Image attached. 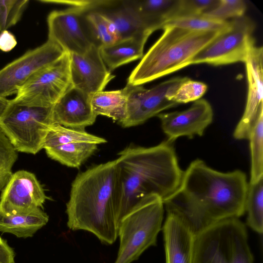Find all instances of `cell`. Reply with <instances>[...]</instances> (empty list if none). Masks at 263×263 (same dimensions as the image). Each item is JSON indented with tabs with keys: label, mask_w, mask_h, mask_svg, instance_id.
<instances>
[{
	"label": "cell",
	"mask_w": 263,
	"mask_h": 263,
	"mask_svg": "<svg viewBox=\"0 0 263 263\" xmlns=\"http://www.w3.org/2000/svg\"><path fill=\"white\" fill-rule=\"evenodd\" d=\"M157 116L167 141L173 143L180 137L202 136L213 121V111L210 103L201 98L184 110L160 113Z\"/></svg>",
	"instance_id": "15"
},
{
	"label": "cell",
	"mask_w": 263,
	"mask_h": 263,
	"mask_svg": "<svg viewBox=\"0 0 263 263\" xmlns=\"http://www.w3.org/2000/svg\"><path fill=\"white\" fill-rule=\"evenodd\" d=\"M65 52L58 44L48 40L6 65L0 69V97L16 94L32 75L59 60Z\"/></svg>",
	"instance_id": "11"
},
{
	"label": "cell",
	"mask_w": 263,
	"mask_h": 263,
	"mask_svg": "<svg viewBox=\"0 0 263 263\" xmlns=\"http://www.w3.org/2000/svg\"><path fill=\"white\" fill-rule=\"evenodd\" d=\"M231 26L196 54L190 64H207L220 66L237 62L245 63L255 46L253 34L254 22L243 16L232 19Z\"/></svg>",
	"instance_id": "8"
},
{
	"label": "cell",
	"mask_w": 263,
	"mask_h": 263,
	"mask_svg": "<svg viewBox=\"0 0 263 263\" xmlns=\"http://www.w3.org/2000/svg\"><path fill=\"white\" fill-rule=\"evenodd\" d=\"M218 1L219 0H178L172 19L201 15L214 8Z\"/></svg>",
	"instance_id": "34"
},
{
	"label": "cell",
	"mask_w": 263,
	"mask_h": 263,
	"mask_svg": "<svg viewBox=\"0 0 263 263\" xmlns=\"http://www.w3.org/2000/svg\"><path fill=\"white\" fill-rule=\"evenodd\" d=\"M149 36L148 34H140L100 47L101 56L108 69L111 71L142 58L144 47Z\"/></svg>",
	"instance_id": "20"
},
{
	"label": "cell",
	"mask_w": 263,
	"mask_h": 263,
	"mask_svg": "<svg viewBox=\"0 0 263 263\" xmlns=\"http://www.w3.org/2000/svg\"><path fill=\"white\" fill-rule=\"evenodd\" d=\"M178 0H130L143 23L152 32L174 17Z\"/></svg>",
	"instance_id": "23"
},
{
	"label": "cell",
	"mask_w": 263,
	"mask_h": 263,
	"mask_svg": "<svg viewBox=\"0 0 263 263\" xmlns=\"http://www.w3.org/2000/svg\"><path fill=\"white\" fill-rule=\"evenodd\" d=\"M246 224L253 231L262 234L263 231V178L254 183H248L245 212Z\"/></svg>",
	"instance_id": "27"
},
{
	"label": "cell",
	"mask_w": 263,
	"mask_h": 263,
	"mask_svg": "<svg viewBox=\"0 0 263 263\" xmlns=\"http://www.w3.org/2000/svg\"><path fill=\"white\" fill-rule=\"evenodd\" d=\"M230 26V21L215 20L201 14L170 20L164 23L162 28L171 26L193 31H211L226 30Z\"/></svg>",
	"instance_id": "29"
},
{
	"label": "cell",
	"mask_w": 263,
	"mask_h": 263,
	"mask_svg": "<svg viewBox=\"0 0 263 263\" xmlns=\"http://www.w3.org/2000/svg\"><path fill=\"white\" fill-rule=\"evenodd\" d=\"M118 182L116 159L79 174L66 203L69 229L91 232L104 244L114 243L118 232L115 217Z\"/></svg>",
	"instance_id": "3"
},
{
	"label": "cell",
	"mask_w": 263,
	"mask_h": 263,
	"mask_svg": "<svg viewBox=\"0 0 263 263\" xmlns=\"http://www.w3.org/2000/svg\"><path fill=\"white\" fill-rule=\"evenodd\" d=\"M162 199L150 195L139 200L120 222V246L114 263H131L149 247L157 244L164 216Z\"/></svg>",
	"instance_id": "6"
},
{
	"label": "cell",
	"mask_w": 263,
	"mask_h": 263,
	"mask_svg": "<svg viewBox=\"0 0 263 263\" xmlns=\"http://www.w3.org/2000/svg\"><path fill=\"white\" fill-rule=\"evenodd\" d=\"M10 102L6 98L0 97V119L5 111Z\"/></svg>",
	"instance_id": "37"
},
{
	"label": "cell",
	"mask_w": 263,
	"mask_h": 263,
	"mask_svg": "<svg viewBox=\"0 0 263 263\" xmlns=\"http://www.w3.org/2000/svg\"><path fill=\"white\" fill-rule=\"evenodd\" d=\"M77 142L98 145L105 143L107 141L102 137L88 133L85 130L68 128L54 124L47 134L43 148Z\"/></svg>",
	"instance_id": "25"
},
{
	"label": "cell",
	"mask_w": 263,
	"mask_h": 263,
	"mask_svg": "<svg viewBox=\"0 0 263 263\" xmlns=\"http://www.w3.org/2000/svg\"><path fill=\"white\" fill-rule=\"evenodd\" d=\"M251 152L250 183L263 178V113L255 123L249 137Z\"/></svg>",
	"instance_id": "28"
},
{
	"label": "cell",
	"mask_w": 263,
	"mask_h": 263,
	"mask_svg": "<svg viewBox=\"0 0 263 263\" xmlns=\"http://www.w3.org/2000/svg\"><path fill=\"white\" fill-rule=\"evenodd\" d=\"M84 11L70 7L54 10L48 15V40L70 54H83L93 44L88 30Z\"/></svg>",
	"instance_id": "12"
},
{
	"label": "cell",
	"mask_w": 263,
	"mask_h": 263,
	"mask_svg": "<svg viewBox=\"0 0 263 263\" xmlns=\"http://www.w3.org/2000/svg\"><path fill=\"white\" fill-rule=\"evenodd\" d=\"M207 89L204 83L189 78L180 85L171 100L178 105L194 102L201 99Z\"/></svg>",
	"instance_id": "33"
},
{
	"label": "cell",
	"mask_w": 263,
	"mask_h": 263,
	"mask_svg": "<svg viewBox=\"0 0 263 263\" xmlns=\"http://www.w3.org/2000/svg\"><path fill=\"white\" fill-rule=\"evenodd\" d=\"M162 29L161 36L143 55L127 84L142 85L191 65L196 54L227 30L198 31L171 26Z\"/></svg>",
	"instance_id": "4"
},
{
	"label": "cell",
	"mask_w": 263,
	"mask_h": 263,
	"mask_svg": "<svg viewBox=\"0 0 263 263\" xmlns=\"http://www.w3.org/2000/svg\"><path fill=\"white\" fill-rule=\"evenodd\" d=\"M84 17L94 45L100 48L118 41L113 25L100 11L84 12Z\"/></svg>",
	"instance_id": "26"
},
{
	"label": "cell",
	"mask_w": 263,
	"mask_h": 263,
	"mask_svg": "<svg viewBox=\"0 0 263 263\" xmlns=\"http://www.w3.org/2000/svg\"><path fill=\"white\" fill-rule=\"evenodd\" d=\"M245 63L248 91L244 112L233 133L237 140L249 139L258 117L263 113L262 47L254 46Z\"/></svg>",
	"instance_id": "14"
},
{
	"label": "cell",
	"mask_w": 263,
	"mask_h": 263,
	"mask_svg": "<svg viewBox=\"0 0 263 263\" xmlns=\"http://www.w3.org/2000/svg\"><path fill=\"white\" fill-rule=\"evenodd\" d=\"M14 257L13 249L0 237V263H15Z\"/></svg>",
	"instance_id": "36"
},
{
	"label": "cell",
	"mask_w": 263,
	"mask_h": 263,
	"mask_svg": "<svg viewBox=\"0 0 263 263\" xmlns=\"http://www.w3.org/2000/svg\"><path fill=\"white\" fill-rule=\"evenodd\" d=\"M44 149L51 159L68 167L78 168L96 152L98 145L77 142Z\"/></svg>",
	"instance_id": "24"
},
{
	"label": "cell",
	"mask_w": 263,
	"mask_h": 263,
	"mask_svg": "<svg viewBox=\"0 0 263 263\" xmlns=\"http://www.w3.org/2000/svg\"><path fill=\"white\" fill-rule=\"evenodd\" d=\"M70 54L32 75L18 89L14 102L27 106L52 107L71 87Z\"/></svg>",
	"instance_id": "9"
},
{
	"label": "cell",
	"mask_w": 263,
	"mask_h": 263,
	"mask_svg": "<svg viewBox=\"0 0 263 263\" xmlns=\"http://www.w3.org/2000/svg\"><path fill=\"white\" fill-rule=\"evenodd\" d=\"M90 98L71 86L52 106L53 123L82 130L93 125L97 116L92 110Z\"/></svg>",
	"instance_id": "17"
},
{
	"label": "cell",
	"mask_w": 263,
	"mask_h": 263,
	"mask_svg": "<svg viewBox=\"0 0 263 263\" xmlns=\"http://www.w3.org/2000/svg\"><path fill=\"white\" fill-rule=\"evenodd\" d=\"M116 159L119 182L115 208L118 226L142 198L156 195L162 200L179 186L183 171L173 143L148 147L130 145Z\"/></svg>",
	"instance_id": "2"
},
{
	"label": "cell",
	"mask_w": 263,
	"mask_h": 263,
	"mask_svg": "<svg viewBox=\"0 0 263 263\" xmlns=\"http://www.w3.org/2000/svg\"><path fill=\"white\" fill-rule=\"evenodd\" d=\"M17 157V151L0 128V191L12 176V168Z\"/></svg>",
	"instance_id": "30"
},
{
	"label": "cell",
	"mask_w": 263,
	"mask_h": 263,
	"mask_svg": "<svg viewBox=\"0 0 263 263\" xmlns=\"http://www.w3.org/2000/svg\"><path fill=\"white\" fill-rule=\"evenodd\" d=\"M247 4L243 0H219L212 9L202 14L208 17L227 21L245 15Z\"/></svg>",
	"instance_id": "31"
},
{
	"label": "cell",
	"mask_w": 263,
	"mask_h": 263,
	"mask_svg": "<svg viewBox=\"0 0 263 263\" xmlns=\"http://www.w3.org/2000/svg\"><path fill=\"white\" fill-rule=\"evenodd\" d=\"M69 54L71 85L85 93L91 96L103 91L115 77L95 45L83 54Z\"/></svg>",
	"instance_id": "16"
},
{
	"label": "cell",
	"mask_w": 263,
	"mask_h": 263,
	"mask_svg": "<svg viewBox=\"0 0 263 263\" xmlns=\"http://www.w3.org/2000/svg\"><path fill=\"white\" fill-rule=\"evenodd\" d=\"M28 0H0V31L17 23L27 8Z\"/></svg>",
	"instance_id": "32"
},
{
	"label": "cell",
	"mask_w": 263,
	"mask_h": 263,
	"mask_svg": "<svg viewBox=\"0 0 263 263\" xmlns=\"http://www.w3.org/2000/svg\"><path fill=\"white\" fill-rule=\"evenodd\" d=\"M53 124L52 106H27L12 100L0 119V128L16 151L33 155L43 148Z\"/></svg>",
	"instance_id": "7"
},
{
	"label": "cell",
	"mask_w": 263,
	"mask_h": 263,
	"mask_svg": "<svg viewBox=\"0 0 263 263\" xmlns=\"http://www.w3.org/2000/svg\"><path fill=\"white\" fill-rule=\"evenodd\" d=\"M115 6L98 10L112 24L118 40L153 33L143 23L130 0L120 1L116 8Z\"/></svg>",
	"instance_id": "19"
},
{
	"label": "cell",
	"mask_w": 263,
	"mask_h": 263,
	"mask_svg": "<svg viewBox=\"0 0 263 263\" xmlns=\"http://www.w3.org/2000/svg\"><path fill=\"white\" fill-rule=\"evenodd\" d=\"M130 85L127 84L121 89L101 91L91 96L92 110L98 116L102 115L119 123L125 118Z\"/></svg>",
	"instance_id": "22"
},
{
	"label": "cell",
	"mask_w": 263,
	"mask_h": 263,
	"mask_svg": "<svg viewBox=\"0 0 263 263\" xmlns=\"http://www.w3.org/2000/svg\"><path fill=\"white\" fill-rule=\"evenodd\" d=\"M47 199L35 175L26 171H18L12 174L2 190L0 214L6 215L41 209Z\"/></svg>",
	"instance_id": "13"
},
{
	"label": "cell",
	"mask_w": 263,
	"mask_h": 263,
	"mask_svg": "<svg viewBox=\"0 0 263 263\" xmlns=\"http://www.w3.org/2000/svg\"><path fill=\"white\" fill-rule=\"evenodd\" d=\"M248 186L242 171L219 172L197 159L183 171L179 186L163 202L166 212L178 216L195 235L244 215Z\"/></svg>",
	"instance_id": "1"
},
{
	"label": "cell",
	"mask_w": 263,
	"mask_h": 263,
	"mask_svg": "<svg viewBox=\"0 0 263 263\" xmlns=\"http://www.w3.org/2000/svg\"><path fill=\"white\" fill-rule=\"evenodd\" d=\"M193 263H253L246 225L238 218L219 221L194 235Z\"/></svg>",
	"instance_id": "5"
},
{
	"label": "cell",
	"mask_w": 263,
	"mask_h": 263,
	"mask_svg": "<svg viewBox=\"0 0 263 263\" xmlns=\"http://www.w3.org/2000/svg\"><path fill=\"white\" fill-rule=\"evenodd\" d=\"M166 263H193L194 234L177 215L166 212L162 228Z\"/></svg>",
	"instance_id": "18"
},
{
	"label": "cell",
	"mask_w": 263,
	"mask_h": 263,
	"mask_svg": "<svg viewBox=\"0 0 263 263\" xmlns=\"http://www.w3.org/2000/svg\"><path fill=\"white\" fill-rule=\"evenodd\" d=\"M17 44L14 35L8 30L0 32V50L8 52L13 49Z\"/></svg>",
	"instance_id": "35"
},
{
	"label": "cell",
	"mask_w": 263,
	"mask_h": 263,
	"mask_svg": "<svg viewBox=\"0 0 263 263\" xmlns=\"http://www.w3.org/2000/svg\"><path fill=\"white\" fill-rule=\"evenodd\" d=\"M188 79L173 78L150 89L130 85L126 115L119 124L125 128L139 125L162 111L178 105L171 98L180 85Z\"/></svg>",
	"instance_id": "10"
},
{
	"label": "cell",
	"mask_w": 263,
	"mask_h": 263,
	"mask_svg": "<svg viewBox=\"0 0 263 263\" xmlns=\"http://www.w3.org/2000/svg\"><path fill=\"white\" fill-rule=\"evenodd\" d=\"M48 220V215L41 208L27 213L0 214V232L11 233L19 238L32 237Z\"/></svg>",
	"instance_id": "21"
}]
</instances>
